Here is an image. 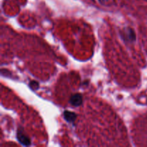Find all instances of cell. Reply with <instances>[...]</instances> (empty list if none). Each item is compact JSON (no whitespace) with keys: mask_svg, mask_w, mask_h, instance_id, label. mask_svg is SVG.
Here are the masks:
<instances>
[{"mask_svg":"<svg viewBox=\"0 0 147 147\" xmlns=\"http://www.w3.org/2000/svg\"><path fill=\"white\" fill-rule=\"evenodd\" d=\"M122 37L124 39L126 42H132L136 40V33L134 30L131 27H126L122 32Z\"/></svg>","mask_w":147,"mask_h":147,"instance_id":"cell-1","label":"cell"},{"mask_svg":"<svg viewBox=\"0 0 147 147\" xmlns=\"http://www.w3.org/2000/svg\"><path fill=\"white\" fill-rule=\"evenodd\" d=\"M17 140L19 141V142H20L22 145H23V146H28L31 145V141H30V138H28L27 136H25L21 130L17 131Z\"/></svg>","mask_w":147,"mask_h":147,"instance_id":"cell-2","label":"cell"},{"mask_svg":"<svg viewBox=\"0 0 147 147\" xmlns=\"http://www.w3.org/2000/svg\"><path fill=\"white\" fill-rule=\"evenodd\" d=\"M69 103L75 107H78L83 103V96L80 93H76V94L71 96L69 100Z\"/></svg>","mask_w":147,"mask_h":147,"instance_id":"cell-3","label":"cell"},{"mask_svg":"<svg viewBox=\"0 0 147 147\" xmlns=\"http://www.w3.org/2000/svg\"><path fill=\"white\" fill-rule=\"evenodd\" d=\"M63 117H64L65 120L67 122H68V123H74V122L76 120V118H77V115L74 112L65 111L63 112Z\"/></svg>","mask_w":147,"mask_h":147,"instance_id":"cell-4","label":"cell"},{"mask_svg":"<svg viewBox=\"0 0 147 147\" xmlns=\"http://www.w3.org/2000/svg\"><path fill=\"white\" fill-rule=\"evenodd\" d=\"M39 83H37V81H34V80H33V81H31L30 83V87L31 88L32 90H37V89L39 88Z\"/></svg>","mask_w":147,"mask_h":147,"instance_id":"cell-5","label":"cell"},{"mask_svg":"<svg viewBox=\"0 0 147 147\" xmlns=\"http://www.w3.org/2000/svg\"><path fill=\"white\" fill-rule=\"evenodd\" d=\"M98 1L100 4H103V3L106 2V1H108L109 0H98Z\"/></svg>","mask_w":147,"mask_h":147,"instance_id":"cell-6","label":"cell"}]
</instances>
